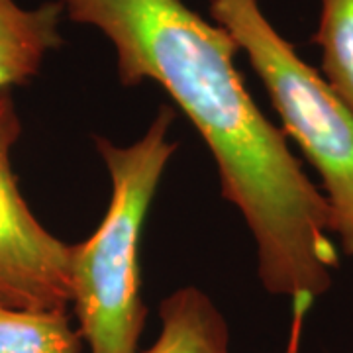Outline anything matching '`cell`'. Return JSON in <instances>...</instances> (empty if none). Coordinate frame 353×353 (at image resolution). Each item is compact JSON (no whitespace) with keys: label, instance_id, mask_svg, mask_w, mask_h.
Returning <instances> with one entry per match:
<instances>
[{"label":"cell","instance_id":"4","mask_svg":"<svg viewBox=\"0 0 353 353\" xmlns=\"http://www.w3.org/2000/svg\"><path fill=\"white\" fill-rule=\"evenodd\" d=\"M22 134L10 90H0V303L22 310H69L71 245L30 210L12 169Z\"/></svg>","mask_w":353,"mask_h":353},{"label":"cell","instance_id":"1","mask_svg":"<svg viewBox=\"0 0 353 353\" xmlns=\"http://www.w3.org/2000/svg\"><path fill=\"white\" fill-rule=\"evenodd\" d=\"M77 24L99 30L124 87L163 88L214 157L222 196L255 241L257 277L290 304L287 352L299 353L306 316L332 287L340 255L322 190L236 67V39L183 0H59Z\"/></svg>","mask_w":353,"mask_h":353},{"label":"cell","instance_id":"7","mask_svg":"<svg viewBox=\"0 0 353 353\" xmlns=\"http://www.w3.org/2000/svg\"><path fill=\"white\" fill-rule=\"evenodd\" d=\"M69 310H22L0 303V353H81Z\"/></svg>","mask_w":353,"mask_h":353},{"label":"cell","instance_id":"3","mask_svg":"<svg viewBox=\"0 0 353 353\" xmlns=\"http://www.w3.org/2000/svg\"><path fill=\"white\" fill-rule=\"evenodd\" d=\"M210 14L236 39L292 139L314 169L334 236L353 257V112L328 81L267 20L257 0H212Z\"/></svg>","mask_w":353,"mask_h":353},{"label":"cell","instance_id":"8","mask_svg":"<svg viewBox=\"0 0 353 353\" xmlns=\"http://www.w3.org/2000/svg\"><path fill=\"white\" fill-rule=\"evenodd\" d=\"M312 43L322 55V77L353 112V0H320Z\"/></svg>","mask_w":353,"mask_h":353},{"label":"cell","instance_id":"6","mask_svg":"<svg viewBox=\"0 0 353 353\" xmlns=\"http://www.w3.org/2000/svg\"><path fill=\"white\" fill-rule=\"evenodd\" d=\"M143 353H232L230 328L199 287H183L159 304V334Z\"/></svg>","mask_w":353,"mask_h":353},{"label":"cell","instance_id":"5","mask_svg":"<svg viewBox=\"0 0 353 353\" xmlns=\"http://www.w3.org/2000/svg\"><path fill=\"white\" fill-rule=\"evenodd\" d=\"M59 0L24 8L16 0H0V90L24 85L38 75L48 53L61 46Z\"/></svg>","mask_w":353,"mask_h":353},{"label":"cell","instance_id":"2","mask_svg":"<svg viewBox=\"0 0 353 353\" xmlns=\"http://www.w3.org/2000/svg\"><path fill=\"white\" fill-rule=\"evenodd\" d=\"M173 122V108L161 106L143 136L130 145L94 139L110 176V201L92 236L71 245L69 261V308L88 353H138L148 316L139 243L176 150L169 136Z\"/></svg>","mask_w":353,"mask_h":353}]
</instances>
